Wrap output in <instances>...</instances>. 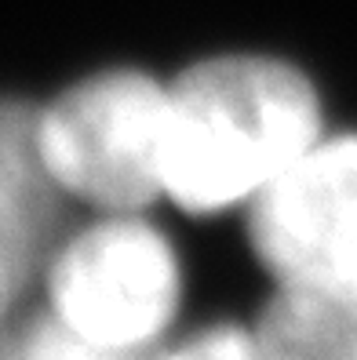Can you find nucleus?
<instances>
[{
    "mask_svg": "<svg viewBox=\"0 0 357 360\" xmlns=\"http://www.w3.org/2000/svg\"><path fill=\"white\" fill-rule=\"evenodd\" d=\"M157 349L102 346L95 338L73 331L48 302L26 306L0 331V360H154Z\"/></svg>",
    "mask_w": 357,
    "mask_h": 360,
    "instance_id": "0eeeda50",
    "label": "nucleus"
},
{
    "mask_svg": "<svg viewBox=\"0 0 357 360\" xmlns=\"http://www.w3.org/2000/svg\"><path fill=\"white\" fill-rule=\"evenodd\" d=\"M164 128L168 84L139 70L88 77L37 110L51 179L102 211H142L164 197Z\"/></svg>",
    "mask_w": 357,
    "mask_h": 360,
    "instance_id": "f03ea898",
    "label": "nucleus"
},
{
    "mask_svg": "<svg viewBox=\"0 0 357 360\" xmlns=\"http://www.w3.org/2000/svg\"><path fill=\"white\" fill-rule=\"evenodd\" d=\"M154 360H259V349L251 338V328L219 324L190 335L172 349H157Z\"/></svg>",
    "mask_w": 357,
    "mask_h": 360,
    "instance_id": "6e6552de",
    "label": "nucleus"
},
{
    "mask_svg": "<svg viewBox=\"0 0 357 360\" xmlns=\"http://www.w3.org/2000/svg\"><path fill=\"white\" fill-rule=\"evenodd\" d=\"M251 338L259 360H357V281L277 284Z\"/></svg>",
    "mask_w": 357,
    "mask_h": 360,
    "instance_id": "423d86ee",
    "label": "nucleus"
},
{
    "mask_svg": "<svg viewBox=\"0 0 357 360\" xmlns=\"http://www.w3.org/2000/svg\"><path fill=\"white\" fill-rule=\"evenodd\" d=\"M40 288L73 331L117 349H157L175 321L182 273L164 233L139 211H106L66 233Z\"/></svg>",
    "mask_w": 357,
    "mask_h": 360,
    "instance_id": "7ed1b4c3",
    "label": "nucleus"
},
{
    "mask_svg": "<svg viewBox=\"0 0 357 360\" xmlns=\"http://www.w3.org/2000/svg\"><path fill=\"white\" fill-rule=\"evenodd\" d=\"M66 204L37 146V105L0 98V331L66 240Z\"/></svg>",
    "mask_w": 357,
    "mask_h": 360,
    "instance_id": "39448f33",
    "label": "nucleus"
},
{
    "mask_svg": "<svg viewBox=\"0 0 357 360\" xmlns=\"http://www.w3.org/2000/svg\"><path fill=\"white\" fill-rule=\"evenodd\" d=\"M248 240L277 284L357 281V135L318 139L248 200Z\"/></svg>",
    "mask_w": 357,
    "mask_h": 360,
    "instance_id": "20e7f679",
    "label": "nucleus"
},
{
    "mask_svg": "<svg viewBox=\"0 0 357 360\" xmlns=\"http://www.w3.org/2000/svg\"><path fill=\"white\" fill-rule=\"evenodd\" d=\"M321 139L313 84L288 62L223 55L168 84L164 197L212 215L248 204Z\"/></svg>",
    "mask_w": 357,
    "mask_h": 360,
    "instance_id": "f257e3e1",
    "label": "nucleus"
}]
</instances>
